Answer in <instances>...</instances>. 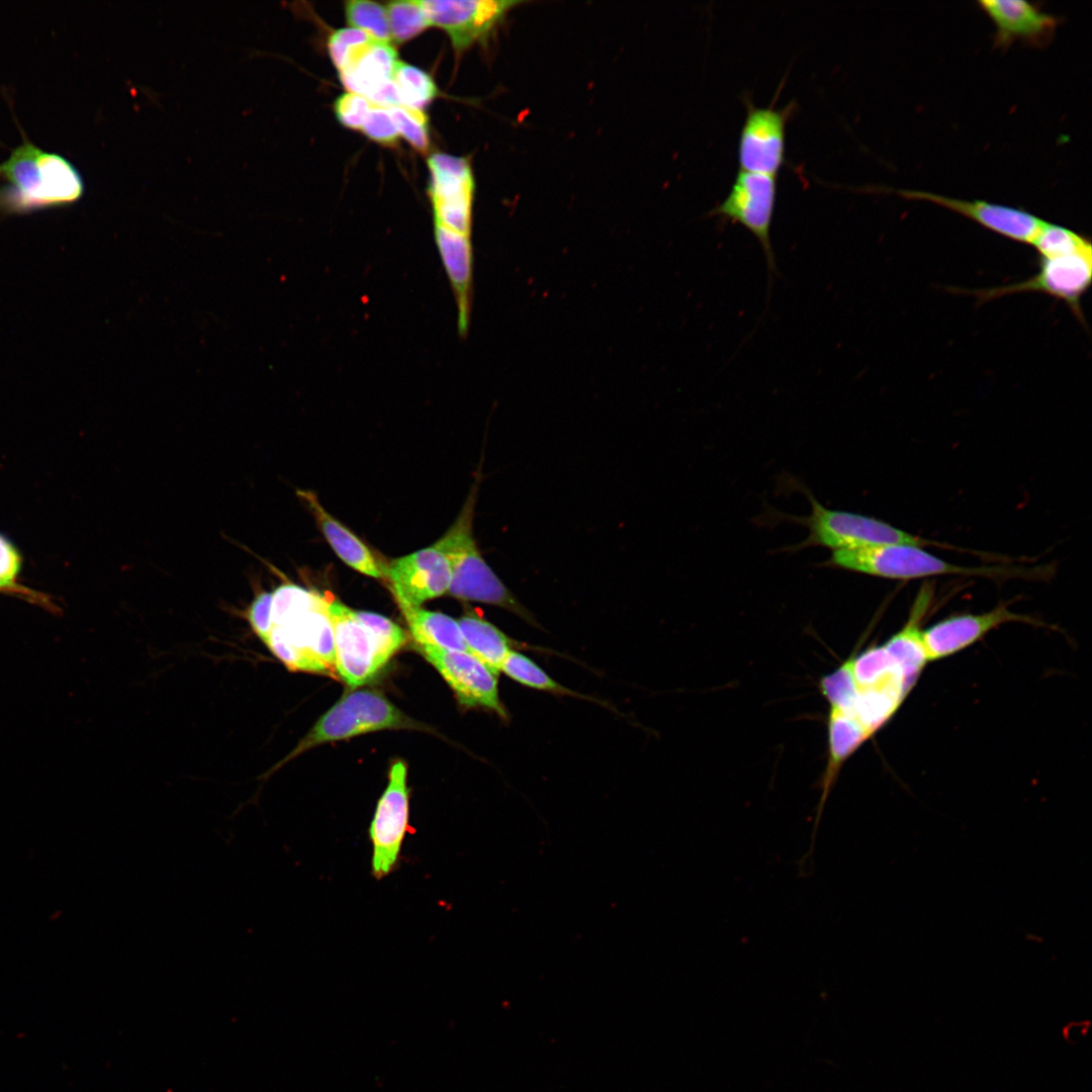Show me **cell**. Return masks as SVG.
I'll return each instance as SVG.
<instances>
[{
	"mask_svg": "<svg viewBox=\"0 0 1092 1092\" xmlns=\"http://www.w3.org/2000/svg\"><path fill=\"white\" fill-rule=\"evenodd\" d=\"M1092 281V250L1055 258H1038V271L1028 279L984 289L952 292L974 296L979 304L1017 293H1042L1062 300L1086 325L1081 299Z\"/></svg>",
	"mask_w": 1092,
	"mask_h": 1092,
	"instance_id": "obj_5",
	"label": "cell"
},
{
	"mask_svg": "<svg viewBox=\"0 0 1092 1092\" xmlns=\"http://www.w3.org/2000/svg\"><path fill=\"white\" fill-rule=\"evenodd\" d=\"M391 40L405 42L430 26L421 0L391 1L385 7Z\"/></svg>",
	"mask_w": 1092,
	"mask_h": 1092,
	"instance_id": "obj_29",
	"label": "cell"
},
{
	"mask_svg": "<svg viewBox=\"0 0 1092 1092\" xmlns=\"http://www.w3.org/2000/svg\"><path fill=\"white\" fill-rule=\"evenodd\" d=\"M521 3L512 0L421 1L430 26L445 30L458 53L484 41L508 12Z\"/></svg>",
	"mask_w": 1092,
	"mask_h": 1092,
	"instance_id": "obj_10",
	"label": "cell"
},
{
	"mask_svg": "<svg viewBox=\"0 0 1092 1092\" xmlns=\"http://www.w3.org/2000/svg\"><path fill=\"white\" fill-rule=\"evenodd\" d=\"M425 658L435 666L467 708L482 707L507 719L508 712L498 697L497 675L468 652L450 651L418 645Z\"/></svg>",
	"mask_w": 1092,
	"mask_h": 1092,
	"instance_id": "obj_11",
	"label": "cell"
},
{
	"mask_svg": "<svg viewBox=\"0 0 1092 1092\" xmlns=\"http://www.w3.org/2000/svg\"><path fill=\"white\" fill-rule=\"evenodd\" d=\"M296 493L306 504L328 543L341 560L364 575L373 578L384 577L383 566L379 564L367 545L329 514L314 492L298 489Z\"/></svg>",
	"mask_w": 1092,
	"mask_h": 1092,
	"instance_id": "obj_19",
	"label": "cell"
},
{
	"mask_svg": "<svg viewBox=\"0 0 1092 1092\" xmlns=\"http://www.w3.org/2000/svg\"><path fill=\"white\" fill-rule=\"evenodd\" d=\"M345 15L351 27L360 29L379 41H391L386 10L379 3L367 0L347 1Z\"/></svg>",
	"mask_w": 1092,
	"mask_h": 1092,
	"instance_id": "obj_31",
	"label": "cell"
},
{
	"mask_svg": "<svg viewBox=\"0 0 1092 1092\" xmlns=\"http://www.w3.org/2000/svg\"><path fill=\"white\" fill-rule=\"evenodd\" d=\"M500 671L515 681L532 689L557 694L575 695L574 692L566 689L550 677L532 659L515 650L509 652L502 664Z\"/></svg>",
	"mask_w": 1092,
	"mask_h": 1092,
	"instance_id": "obj_30",
	"label": "cell"
},
{
	"mask_svg": "<svg viewBox=\"0 0 1092 1092\" xmlns=\"http://www.w3.org/2000/svg\"><path fill=\"white\" fill-rule=\"evenodd\" d=\"M808 498L812 512L798 521L809 529V536L802 544L796 546L798 549L823 546L833 552L882 544H908L919 547L932 544L928 540L912 536L875 518L826 509L812 494H808Z\"/></svg>",
	"mask_w": 1092,
	"mask_h": 1092,
	"instance_id": "obj_4",
	"label": "cell"
},
{
	"mask_svg": "<svg viewBox=\"0 0 1092 1092\" xmlns=\"http://www.w3.org/2000/svg\"><path fill=\"white\" fill-rule=\"evenodd\" d=\"M22 135L19 146L0 163V216L25 214L71 205L84 193L78 169L60 154L33 144L16 122Z\"/></svg>",
	"mask_w": 1092,
	"mask_h": 1092,
	"instance_id": "obj_1",
	"label": "cell"
},
{
	"mask_svg": "<svg viewBox=\"0 0 1092 1092\" xmlns=\"http://www.w3.org/2000/svg\"><path fill=\"white\" fill-rule=\"evenodd\" d=\"M406 764L392 763L386 789L380 797L369 827L372 845V875L381 880L397 866L408 830V791Z\"/></svg>",
	"mask_w": 1092,
	"mask_h": 1092,
	"instance_id": "obj_7",
	"label": "cell"
},
{
	"mask_svg": "<svg viewBox=\"0 0 1092 1092\" xmlns=\"http://www.w3.org/2000/svg\"><path fill=\"white\" fill-rule=\"evenodd\" d=\"M977 5L995 26L997 49L1006 50L1015 41L1043 48L1052 41L1060 23L1059 17L1028 1L983 0Z\"/></svg>",
	"mask_w": 1092,
	"mask_h": 1092,
	"instance_id": "obj_15",
	"label": "cell"
},
{
	"mask_svg": "<svg viewBox=\"0 0 1092 1092\" xmlns=\"http://www.w3.org/2000/svg\"><path fill=\"white\" fill-rule=\"evenodd\" d=\"M362 733H366V731L355 714L339 701L317 720L306 736L284 760H288L314 745L350 738Z\"/></svg>",
	"mask_w": 1092,
	"mask_h": 1092,
	"instance_id": "obj_25",
	"label": "cell"
},
{
	"mask_svg": "<svg viewBox=\"0 0 1092 1092\" xmlns=\"http://www.w3.org/2000/svg\"><path fill=\"white\" fill-rule=\"evenodd\" d=\"M931 594L929 587L922 586L915 599L907 623L884 643L885 648L899 667L909 691H911L928 662L923 643L921 622L929 608Z\"/></svg>",
	"mask_w": 1092,
	"mask_h": 1092,
	"instance_id": "obj_20",
	"label": "cell"
},
{
	"mask_svg": "<svg viewBox=\"0 0 1092 1092\" xmlns=\"http://www.w3.org/2000/svg\"><path fill=\"white\" fill-rule=\"evenodd\" d=\"M824 564L827 567L892 579H912L943 574L990 575L989 573H996L993 568L952 564L928 553L922 547L908 544H882L833 551Z\"/></svg>",
	"mask_w": 1092,
	"mask_h": 1092,
	"instance_id": "obj_3",
	"label": "cell"
},
{
	"mask_svg": "<svg viewBox=\"0 0 1092 1092\" xmlns=\"http://www.w3.org/2000/svg\"><path fill=\"white\" fill-rule=\"evenodd\" d=\"M383 573L396 602L412 606L448 593L451 580L447 559L433 545L392 560Z\"/></svg>",
	"mask_w": 1092,
	"mask_h": 1092,
	"instance_id": "obj_14",
	"label": "cell"
},
{
	"mask_svg": "<svg viewBox=\"0 0 1092 1092\" xmlns=\"http://www.w3.org/2000/svg\"><path fill=\"white\" fill-rule=\"evenodd\" d=\"M245 618L252 631L264 641L273 628L272 593L257 590L245 612Z\"/></svg>",
	"mask_w": 1092,
	"mask_h": 1092,
	"instance_id": "obj_38",
	"label": "cell"
},
{
	"mask_svg": "<svg viewBox=\"0 0 1092 1092\" xmlns=\"http://www.w3.org/2000/svg\"><path fill=\"white\" fill-rule=\"evenodd\" d=\"M326 598L293 582H283L272 592L273 626H282L324 603Z\"/></svg>",
	"mask_w": 1092,
	"mask_h": 1092,
	"instance_id": "obj_27",
	"label": "cell"
},
{
	"mask_svg": "<svg viewBox=\"0 0 1092 1092\" xmlns=\"http://www.w3.org/2000/svg\"><path fill=\"white\" fill-rule=\"evenodd\" d=\"M745 106L738 140L739 170L777 176L785 162L786 125L796 104L758 107L745 97Z\"/></svg>",
	"mask_w": 1092,
	"mask_h": 1092,
	"instance_id": "obj_8",
	"label": "cell"
},
{
	"mask_svg": "<svg viewBox=\"0 0 1092 1092\" xmlns=\"http://www.w3.org/2000/svg\"><path fill=\"white\" fill-rule=\"evenodd\" d=\"M777 199V176L739 170L727 196L709 215L746 228L759 242L769 274L776 271L770 226Z\"/></svg>",
	"mask_w": 1092,
	"mask_h": 1092,
	"instance_id": "obj_6",
	"label": "cell"
},
{
	"mask_svg": "<svg viewBox=\"0 0 1092 1092\" xmlns=\"http://www.w3.org/2000/svg\"><path fill=\"white\" fill-rule=\"evenodd\" d=\"M263 642L292 671L323 674H331V671H333L312 655L292 645L275 626H273L268 637Z\"/></svg>",
	"mask_w": 1092,
	"mask_h": 1092,
	"instance_id": "obj_32",
	"label": "cell"
},
{
	"mask_svg": "<svg viewBox=\"0 0 1092 1092\" xmlns=\"http://www.w3.org/2000/svg\"><path fill=\"white\" fill-rule=\"evenodd\" d=\"M370 140L385 146L396 144L400 136L387 108L372 105L361 129Z\"/></svg>",
	"mask_w": 1092,
	"mask_h": 1092,
	"instance_id": "obj_37",
	"label": "cell"
},
{
	"mask_svg": "<svg viewBox=\"0 0 1092 1092\" xmlns=\"http://www.w3.org/2000/svg\"><path fill=\"white\" fill-rule=\"evenodd\" d=\"M397 604L418 645L471 653L456 620L420 606L402 602Z\"/></svg>",
	"mask_w": 1092,
	"mask_h": 1092,
	"instance_id": "obj_22",
	"label": "cell"
},
{
	"mask_svg": "<svg viewBox=\"0 0 1092 1092\" xmlns=\"http://www.w3.org/2000/svg\"><path fill=\"white\" fill-rule=\"evenodd\" d=\"M1030 245L1039 258H1055L1092 250L1089 238L1048 221L1043 222Z\"/></svg>",
	"mask_w": 1092,
	"mask_h": 1092,
	"instance_id": "obj_28",
	"label": "cell"
},
{
	"mask_svg": "<svg viewBox=\"0 0 1092 1092\" xmlns=\"http://www.w3.org/2000/svg\"><path fill=\"white\" fill-rule=\"evenodd\" d=\"M397 61L396 51L390 42L373 38L350 52L339 76L349 92L370 100L392 82Z\"/></svg>",
	"mask_w": 1092,
	"mask_h": 1092,
	"instance_id": "obj_17",
	"label": "cell"
},
{
	"mask_svg": "<svg viewBox=\"0 0 1092 1092\" xmlns=\"http://www.w3.org/2000/svg\"><path fill=\"white\" fill-rule=\"evenodd\" d=\"M399 135L418 152L427 153L430 147L428 116L423 110L402 105L387 108Z\"/></svg>",
	"mask_w": 1092,
	"mask_h": 1092,
	"instance_id": "obj_34",
	"label": "cell"
},
{
	"mask_svg": "<svg viewBox=\"0 0 1092 1092\" xmlns=\"http://www.w3.org/2000/svg\"><path fill=\"white\" fill-rule=\"evenodd\" d=\"M890 191L906 199L931 202L1004 238L1028 245L1045 221L1024 209L983 200L953 198L923 190Z\"/></svg>",
	"mask_w": 1092,
	"mask_h": 1092,
	"instance_id": "obj_13",
	"label": "cell"
},
{
	"mask_svg": "<svg viewBox=\"0 0 1092 1092\" xmlns=\"http://www.w3.org/2000/svg\"><path fill=\"white\" fill-rule=\"evenodd\" d=\"M1009 622L1036 624L1030 617L1010 612L1005 606L979 614L950 616L926 630L923 643L928 661L950 656L983 638L988 632Z\"/></svg>",
	"mask_w": 1092,
	"mask_h": 1092,
	"instance_id": "obj_16",
	"label": "cell"
},
{
	"mask_svg": "<svg viewBox=\"0 0 1092 1092\" xmlns=\"http://www.w3.org/2000/svg\"><path fill=\"white\" fill-rule=\"evenodd\" d=\"M352 614L372 634L385 663L405 643L403 630L390 619L366 611L352 610Z\"/></svg>",
	"mask_w": 1092,
	"mask_h": 1092,
	"instance_id": "obj_33",
	"label": "cell"
},
{
	"mask_svg": "<svg viewBox=\"0 0 1092 1092\" xmlns=\"http://www.w3.org/2000/svg\"><path fill=\"white\" fill-rule=\"evenodd\" d=\"M335 637L336 670L352 689L370 680L386 663L376 642L352 614V609L338 600L328 603Z\"/></svg>",
	"mask_w": 1092,
	"mask_h": 1092,
	"instance_id": "obj_12",
	"label": "cell"
},
{
	"mask_svg": "<svg viewBox=\"0 0 1092 1092\" xmlns=\"http://www.w3.org/2000/svg\"><path fill=\"white\" fill-rule=\"evenodd\" d=\"M457 624L470 652L498 675L505 658L513 650L512 640L475 611L469 610Z\"/></svg>",
	"mask_w": 1092,
	"mask_h": 1092,
	"instance_id": "obj_23",
	"label": "cell"
},
{
	"mask_svg": "<svg viewBox=\"0 0 1092 1092\" xmlns=\"http://www.w3.org/2000/svg\"><path fill=\"white\" fill-rule=\"evenodd\" d=\"M21 565V555L16 546L0 534V593H13L31 599L32 602L46 603L47 600L39 594L18 583Z\"/></svg>",
	"mask_w": 1092,
	"mask_h": 1092,
	"instance_id": "obj_35",
	"label": "cell"
},
{
	"mask_svg": "<svg viewBox=\"0 0 1092 1092\" xmlns=\"http://www.w3.org/2000/svg\"><path fill=\"white\" fill-rule=\"evenodd\" d=\"M478 480L472 485L453 525L433 546L447 559L451 580L448 593L456 599L503 608L539 627L532 613L504 584L485 562L473 536Z\"/></svg>",
	"mask_w": 1092,
	"mask_h": 1092,
	"instance_id": "obj_2",
	"label": "cell"
},
{
	"mask_svg": "<svg viewBox=\"0 0 1092 1092\" xmlns=\"http://www.w3.org/2000/svg\"><path fill=\"white\" fill-rule=\"evenodd\" d=\"M434 236L438 252L452 285L458 309V331H468L471 308L473 251L470 236L436 224Z\"/></svg>",
	"mask_w": 1092,
	"mask_h": 1092,
	"instance_id": "obj_18",
	"label": "cell"
},
{
	"mask_svg": "<svg viewBox=\"0 0 1092 1092\" xmlns=\"http://www.w3.org/2000/svg\"><path fill=\"white\" fill-rule=\"evenodd\" d=\"M428 166L435 223L470 236L475 188L470 163L462 157L436 153L429 157Z\"/></svg>",
	"mask_w": 1092,
	"mask_h": 1092,
	"instance_id": "obj_9",
	"label": "cell"
},
{
	"mask_svg": "<svg viewBox=\"0 0 1092 1092\" xmlns=\"http://www.w3.org/2000/svg\"><path fill=\"white\" fill-rule=\"evenodd\" d=\"M357 717L366 732L414 727V722L383 696L368 690H357L340 700Z\"/></svg>",
	"mask_w": 1092,
	"mask_h": 1092,
	"instance_id": "obj_24",
	"label": "cell"
},
{
	"mask_svg": "<svg viewBox=\"0 0 1092 1092\" xmlns=\"http://www.w3.org/2000/svg\"><path fill=\"white\" fill-rule=\"evenodd\" d=\"M328 600L320 606L277 627L295 647L312 655L330 669H336L334 628Z\"/></svg>",
	"mask_w": 1092,
	"mask_h": 1092,
	"instance_id": "obj_21",
	"label": "cell"
},
{
	"mask_svg": "<svg viewBox=\"0 0 1092 1092\" xmlns=\"http://www.w3.org/2000/svg\"><path fill=\"white\" fill-rule=\"evenodd\" d=\"M372 38L366 32L353 27L334 31L328 40V51L337 70L342 68L347 56L355 47Z\"/></svg>",
	"mask_w": 1092,
	"mask_h": 1092,
	"instance_id": "obj_39",
	"label": "cell"
},
{
	"mask_svg": "<svg viewBox=\"0 0 1092 1092\" xmlns=\"http://www.w3.org/2000/svg\"><path fill=\"white\" fill-rule=\"evenodd\" d=\"M399 105L422 110L437 95L438 89L432 77L423 70L397 61L393 74Z\"/></svg>",
	"mask_w": 1092,
	"mask_h": 1092,
	"instance_id": "obj_26",
	"label": "cell"
},
{
	"mask_svg": "<svg viewBox=\"0 0 1092 1092\" xmlns=\"http://www.w3.org/2000/svg\"><path fill=\"white\" fill-rule=\"evenodd\" d=\"M372 104L359 94L347 92L334 103V112L341 124L351 129H362Z\"/></svg>",
	"mask_w": 1092,
	"mask_h": 1092,
	"instance_id": "obj_36",
	"label": "cell"
}]
</instances>
